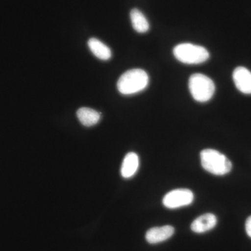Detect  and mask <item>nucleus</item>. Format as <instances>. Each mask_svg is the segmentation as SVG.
I'll return each instance as SVG.
<instances>
[{"label":"nucleus","mask_w":251,"mask_h":251,"mask_svg":"<svg viewBox=\"0 0 251 251\" xmlns=\"http://www.w3.org/2000/svg\"><path fill=\"white\" fill-rule=\"evenodd\" d=\"M246 231L248 235L251 238V216L246 221Z\"/></svg>","instance_id":"nucleus-13"},{"label":"nucleus","mask_w":251,"mask_h":251,"mask_svg":"<svg viewBox=\"0 0 251 251\" xmlns=\"http://www.w3.org/2000/svg\"><path fill=\"white\" fill-rule=\"evenodd\" d=\"M201 164L211 174L222 176L229 173L232 163L224 154L212 149L202 150L201 153Z\"/></svg>","instance_id":"nucleus-2"},{"label":"nucleus","mask_w":251,"mask_h":251,"mask_svg":"<svg viewBox=\"0 0 251 251\" xmlns=\"http://www.w3.org/2000/svg\"><path fill=\"white\" fill-rule=\"evenodd\" d=\"M194 195L191 190L186 188L173 190L163 198V205L168 209H177L188 206L193 202Z\"/></svg>","instance_id":"nucleus-5"},{"label":"nucleus","mask_w":251,"mask_h":251,"mask_svg":"<svg viewBox=\"0 0 251 251\" xmlns=\"http://www.w3.org/2000/svg\"><path fill=\"white\" fill-rule=\"evenodd\" d=\"M149 84L148 74L143 69L127 71L119 79L117 89L125 95L138 93L145 90Z\"/></svg>","instance_id":"nucleus-1"},{"label":"nucleus","mask_w":251,"mask_h":251,"mask_svg":"<svg viewBox=\"0 0 251 251\" xmlns=\"http://www.w3.org/2000/svg\"><path fill=\"white\" fill-rule=\"evenodd\" d=\"M175 233V228L171 226L155 227L147 232L146 240L151 244H158L170 239Z\"/></svg>","instance_id":"nucleus-7"},{"label":"nucleus","mask_w":251,"mask_h":251,"mask_svg":"<svg viewBox=\"0 0 251 251\" xmlns=\"http://www.w3.org/2000/svg\"><path fill=\"white\" fill-rule=\"evenodd\" d=\"M188 85L193 99L201 103L210 100L215 92L214 82L202 74H195L191 75Z\"/></svg>","instance_id":"nucleus-3"},{"label":"nucleus","mask_w":251,"mask_h":251,"mask_svg":"<svg viewBox=\"0 0 251 251\" xmlns=\"http://www.w3.org/2000/svg\"><path fill=\"white\" fill-rule=\"evenodd\" d=\"M217 224V218L211 213L199 216L191 224V229L196 233H204L214 228Z\"/></svg>","instance_id":"nucleus-8"},{"label":"nucleus","mask_w":251,"mask_h":251,"mask_svg":"<svg viewBox=\"0 0 251 251\" xmlns=\"http://www.w3.org/2000/svg\"><path fill=\"white\" fill-rule=\"evenodd\" d=\"M234 85L243 94H251V72L247 68L239 67L233 72Z\"/></svg>","instance_id":"nucleus-6"},{"label":"nucleus","mask_w":251,"mask_h":251,"mask_svg":"<svg viewBox=\"0 0 251 251\" xmlns=\"http://www.w3.org/2000/svg\"><path fill=\"white\" fill-rule=\"evenodd\" d=\"M139 157L135 152H129L126 155L122 162L121 175L125 179L133 177L139 168Z\"/></svg>","instance_id":"nucleus-9"},{"label":"nucleus","mask_w":251,"mask_h":251,"mask_svg":"<svg viewBox=\"0 0 251 251\" xmlns=\"http://www.w3.org/2000/svg\"><path fill=\"white\" fill-rule=\"evenodd\" d=\"M130 21L133 29L138 33L147 32L150 29L148 19L140 10L133 9L130 14Z\"/></svg>","instance_id":"nucleus-12"},{"label":"nucleus","mask_w":251,"mask_h":251,"mask_svg":"<svg viewBox=\"0 0 251 251\" xmlns=\"http://www.w3.org/2000/svg\"><path fill=\"white\" fill-rule=\"evenodd\" d=\"M88 46L92 53L101 60H108L111 58L112 52L108 46L96 38H91L88 41Z\"/></svg>","instance_id":"nucleus-11"},{"label":"nucleus","mask_w":251,"mask_h":251,"mask_svg":"<svg viewBox=\"0 0 251 251\" xmlns=\"http://www.w3.org/2000/svg\"><path fill=\"white\" fill-rule=\"evenodd\" d=\"M79 121L85 126L90 127L97 125L100 120V114L89 108H81L77 111Z\"/></svg>","instance_id":"nucleus-10"},{"label":"nucleus","mask_w":251,"mask_h":251,"mask_svg":"<svg viewBox=\"0 0 251 251\" xmlns=\"http://www.w3.org/2000/svg\"><path fill=\"white\" fill-rule=\"evenodd\" d=\"M173 53L177 60L186 64H202L209 57L205 48L192 44H181L175 46Z\"/></svg>","instance_id":"nucleus-4"}]
</instances>
